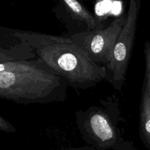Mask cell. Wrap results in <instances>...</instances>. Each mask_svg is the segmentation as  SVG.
<instances>
[{"label": "cell", "mask_w": 150, "mask_h": 150, "mask_svg": "<svg viewBox=\"0 0 150 150\" xmlns=\"http://www.w3.org/2000/svg\"><path fill=\"white\" fill-rule=\"evenodd\" d=\"M0 129L8 132H14L16 131L13 126L9 121L4 119L2 117H0Z\"/></svg>", "instance_id": "10"}, {"label": "cell", "mask_w": 150, "mask_h": 150, "mask_svg": "<svg viewBox=\"0 0 150 150\" xmlns=\"http://www.w3.org/2000/svg\"><path fill=\"white\" fill-rule=\"evenodd\" d=\"M80 1H81V2H84V1H85V0H80Z\"/></svg>", "instance_id": "11"}, {"label": "cell", "mask_w": 150, "mask_h": 150, "mask_svg": "<svg viewBox=\"0 0 150 150\" xmlns=\"http://www.w3.org/2000/svg\"><path fill=\"white\" fill-rule=\"evenodd\" d=\"M141 0H129L125 22L113 48L111 57L106 65L108 81L117 90H120L125 79L135 40Z\"/></svg>", "instance_id": "3"}, {"label": "cell", "mask_w": 150, "mask_h": 150, "mask_svg": "<svg viewBox=\"0 0 150 150\" xmlns=\"http://www.w3.org/2000/svg\"><path fill=\"white\" fill-rule=\"evenodd\" d=\"M80 129L94 146L112 148L117 145V133L108 114L101 108L91 107L84 112Z\"/></svg>", "instance_id": "5"}, {"label": "cell", "mask_w": 150, "mask_h": 150, "mask_svg": "<svg viewBox=\"0 0 150 150\" xmlns=\"http://www.w3.org/2000/svg\"><path fill=\"white\" fill-rule=\"evenodd\" d=\"M144 52L145 54L146 66L145 79L144 82L150 93V42L149 40H146L145 43Z\"/></svg>", "instance_id": "9"}, {"label": "cell", "mask_w": 150, "mask_h": 150, "mask_svg": "<svg viewBox=\"0 0 150 150\" xmlns=\"http://www.w3.org/2000/svg\"><path fill=\"white\" fill-rule=\"evenodd\" d=\"M121 0H95L94 3V15L97 26L96 30H102L106 27V21L111 16L117 15V6Z\"/></svg>", "instance_id": "7"}, {"label": "cell", "mask_w": 150, "mask_h": 150, "mask_svg": "<svg viewBox=\"0 0 150 150\" xmlns=\"http://www.w3.org/2000/svg\"><path fill=\"white\" fill-rule=\"evenodd\" d=\"M13 36L26 42L38 58L74 88H89L106 78V67L91 60L70 37L21 30L14 31Z\"/></svg>", "instance_id": "1"}, {"label": "cell", "mask_w": 150, "mask_h": 150, "mask_svg": "<svg viewBox=\"0 0 150 150\" xmlns=\"http://www.w3.org/2000/svg\"><path fill=\"white\" fill-rule=\"evenodd\" d=\"M57 16L62 18L67 26H77V33L96 29L97 24L93 12H91L80 0H57Z\"/></svg>", "instance_id": "6"}, {"label": "cell", "mask_w": 150, "mask_h": 150, "mask_svg": "<svg viewBox=\"0 0 150 150\" xmlns=\"http://www.w3.org/2000/svg\"><path fill=\"white\" fill-rule=\"evenodd\" d=\"M144 87L141 112V130L144 140L150 147V93L145 84Z\"/></svg>", "instance_id": "8"}, {"label": "cell", "mask_w": 150, "mask_h": 150, "mask_svg": "<svg viewBox=\"0 0 150 150\" xmlns=\"http://www.w3.org/2000/svg\"><path fill=\"white\" fill-rule=\"evenodd\" d=\"M125 19L126 16L120 15L102 30L83 32L70 35V38L94 62L107 65Z\"/></svg>", "instance_id": "4"}, {"label": "cell", "mask_w": 150, "mask_h": 150, "mask_svg": "<svg viewBox=\"0 0 150 150\" xmlns=\"http://www.w3.org/2000/svg\"><path fill=\"white\" fill-rule=\"evenodd\" d=\"M69 86L39 58L0 62V97L19 104L63 101Z\"/></svg>", "instance_id": "2"}]
</instances>
